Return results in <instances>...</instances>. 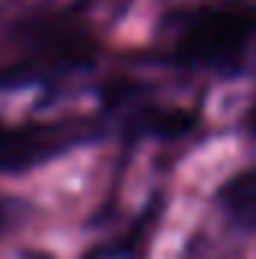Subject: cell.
Returning <instances> with one entry per match:
<instances>
[{
    "mask_svg": "<svg viewBox=\"0 0 256 259\" xmlns=\"http://www.w3.org/2000/svg\"><path fill=\"white\" fill-rule=\"evenodd\" d=\"M217 202L235 226L256 229V169L232 175L217 190Z\"/></svg>",
    "mask_w": 256,
    "mask_h": 259,
    "instance_id": "3957f363",
    "label": "cell"
},
{
    "mask_svg": "<svg viewBox=\"0 0 256 259\" xmlns=\"http://www.w3.org/2000/svg\"><path fill=\"white\" fill-rule=\"evenodd\" d=\"M12 133H15V127H9V124H3V121H0V151H3V145L12 139Z\"/></svg>",
    "mask_w": 256,
    "mask_h": 259,
    "instance_id": "5b68a950",
    "label": "cell"
},
{
    "mask_svg": "<svg viewBox=\"0 0 256 259\" xmlns=\"http://www.w3.org/2000/svg\"><path fill=\"white\" fill-rule=\"evenodd\" d=\"M256 30L247 9H202L190 15L175 39V61L196 69H232Z\"/></svg>",
    "mask_w": 256,
    "mask_h": 259,
    "instance_id": "6da1fadb",
    "label": "cell"
},
{
    "mask_svg": "<svg viewBox=\"0 0 256 259\" xmlns=\"http://www.w3.org/2000/svg\"><path fill=\"white\" fill-rule=\"evenodd\" d=\"M30 214H33L30 202H24V199H18V196L0 193V238L9 235L12 229H18Z\"/></svg>",
    "mask_w": 256,
    "mask_h": 259,
    "instance_id": "277c9868",
    "label": "cell"
},
{
    "mask_svg": "<svg viewBox=\"0 0 256 259\" xmlns=\"http://www.w3.org/2000/svg\"><path fill=\"white\" fill-rule=\"evenodd\" d=\"M100 130L91 124H39V127H15L12 139L0 151V172H24L39 166L75 145L97 139Z\"/></svg>",
    "mask_w": 256,
    "mask_h": 259,
    "instance_id": "7a4b0ae2",
    "label": "cell"
}]
</instances>
